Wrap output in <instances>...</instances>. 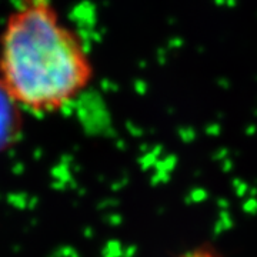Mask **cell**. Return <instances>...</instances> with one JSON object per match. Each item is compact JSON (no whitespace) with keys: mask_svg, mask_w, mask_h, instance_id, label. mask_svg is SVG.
<instances>
[{"mask_svg":"<svg viewBox=\"0 0 257 257\" xmlns=\"http://www.w3.org/2000/svg\"><path fill=\"white\" fill-rule=\"evenodd\" d=\"M93 63L83 40L50 0H22L0 35V90L13 106L46 116L89 89Z\"/></svg>","mask_w":257,"mask_h":257,"instance_id":"6da1fadb","label":"cell"}]
</instances>
